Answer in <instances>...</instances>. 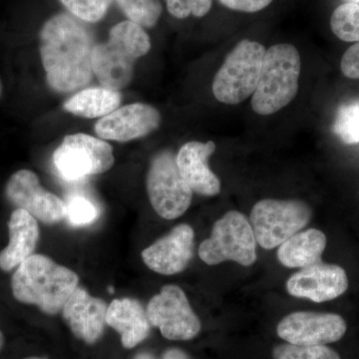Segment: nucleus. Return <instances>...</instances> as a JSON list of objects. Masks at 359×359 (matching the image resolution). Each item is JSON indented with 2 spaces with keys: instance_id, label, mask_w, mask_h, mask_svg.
Here are the masks:
<instances>
[{
  "instance_id": "a211bd4d",
  "label": "nucleus",
  "mask_w": 359,
  "mask_h": 359,
  "mask_svg": "<svg viewBox=\"0 0 359 359\" xmlns=\"http://www.w3.org/2000/svg\"><path fill=\"white\" fill-rule=\"evenodd\" d=\"M8 245L0 252V269L11 271L34 255L40 231L37 219L25 210L15 209L8 222Z\"/></svg>"
},
{
  "instance_id": "c85d7f7f",
  "label": "nucleus",
  "mask_w": 359,
  "mask_h": 359,
  "mask_svg": "<svg viewBox=\"0 0 359 359\" xmlns=\"http://www.w3.org/2000/svg\"><path fill=\"white\" fill-rule=\"evenodd\" d=\"M342 74L351 79H359V41L349 47L340 63Z\"/></svg>"
},
{
  "instance_id": "c756f323",
  "label": "nucleus",
  "mask_w": 359,
  "mask_h": 359,
  "mask_svg": "<svg viewBox=\"0 0 359 359\" xmlns=\"http://www.w3.org/2000/svg\"><path fill=\"white\" fill-rule=\"evenodd\" d=\"M226 8L241 13H254L263 11L273 0H219Z\"/></svg>"
},
{
  "instance_id": "39448f33",
  "label": "nucleus",
  "mask_w": 359,
  "mask_h": 359,
  "mask_svg": "<svg viewBox=\"0 0 359 359\" xmlns=\"http://www.w3.org/2000/svg\"><path fill=\"white\" fill-rule=\"evenodd\" d=\"M266 53L264 45L244 39L224 59L212 82L217 100L228 105L242 103L256 91Z\"/></svg>"
},
{
  "instance_id": "6e6552de",
  "label": "nucleus",
  "mask_w": 359,
  "mask_h": 359,
  "mask_svg": "<svg viewBox=\"0 0 359 359\" xmlns=\"http://www.w3.org/2000/svg\"><path fill=\"white\" fill-rule=\"evenodd\" d=\"M147 193L153 209L163 219L179 218L190 207L193 191L180 173L172 151H162L153 158L147 174Z\"/></svg>"
},
{
  "instance_id": "cd10ccee",
  "label": "nucleus",
  "mask_w": 359,
  "mask_h": 359,
  "mask_svg": "<svg viewBox=\"0 0 359 359\" xmlns=\"http://www.w3.org/2000/svg\"><path fill=\"white\" fill-rule=\"evenodd\" d=\"M67 205V218L74 226H86L98 218V210L89 200L83 197H75Z\"/></svg>"
},
{
  "instance_id": "a878e982",
  "label": "nucleus",
  "mask_w": 359,
  "mask_h": 359,
  "mask_svg": "<svg viewBox=\"0 0 359 359\" xmlns=\"http://www.w3.org/2000/svg\"><path fill=\"white\" fill-rule=\"evenodd\" d=\"M273 359H340L339 353L327 346H295L285 344L276 346Z\"/></svg>"
},
{
  "instance_id": "4468645a",
  "label": "nucleus",
  "mask_w": 359,
  "mask_h": 359,
  "mask_svg": "<svg viewBox=\"0 0 359 359\" xmlns=\"http://www.w3.org/2000/svg\"><path fill=\"white\" fill-rule=\"evenodd\" d=\"M348 287L346 271L337 264L323 262L302 268L287 282V290L295 297L325 302L337 299Z\"/></svg>"
},
{
  "instance_id": "412c9836",
  "label": "nucleus",
  "mask_w": 359,
  "mask_h": 359,
  "mask_svg": "<svg viewBox=\"0 0 359 359\" xmlns=\"http://www.w3.org/2000/svg\"><path fill=\"white\" fill-rule=\"evenodd\" d=\"M122 102L121 92L106 87H90L81 90L65 101V112L78 117L94 119L105 117L119 108Z\"/></svg>"
},
{
  "instance_id": "ddd939ff",
  "label": "nucleus",
  "mask_w": 359,
  "mask_h": 359,
  "mask_svg": "<svg viewBox=\"0 0 359 359\" xmlns=\"http://www.w3.org/2000/svg\"><path fill=\"white\" fill-rule=\"evenodd\" d=\"M162 115L154 106L133 103L123 106L96 122L95 133L103 140L130 142L160 128Z\"/></svg>"
},
{
  "instance_id": "393cba45",
  "label": "nucleus",
  "mask_w": 359,
  "mask_h": 359,
  "mask_svg": "<svg viewBox=\"0 0 359 359\" xmlns=\"http://www.w3.org/2000/svg\"><path fill=\"white\" fill-rule=\"evenodd\" d=\"M72 16L86 23L102 20L114 0H59Z\"/></svg>"
},
{
  "instance_id": "7ed1b4c3",
  "label": "nucleus",
  "mask_w": 359,
  "mask_h": 359,
  "mask_svg": "<svg viewBox=\"0 0 359 359\" xmlns=\"http://www.w3.org/2000/svg\"><path fill=\"white\" fill-rule=\"evenodd\" d=\"M151 39L142 26L126 20L113 26L105 42L95 45L93 72L106 88H126L133 80L135 65L150 51Z\"/></svg>"
},
{
  "instance_id": "9d476101",
  "label": "nucleus",
  "mask_w": 359,
  "mask_h": 359,
  "mask_svg": "<svg viewBox=\"0 0 359 359\" xmlns=\"http://www.w3.org/2000/svg\"><path fill=\"white\" fill-rule=\"evenodd\" d=\"M147 316L151 325L170 340L193 339L202 327L188 297L178 285L163 287L160 294L149 302Z\"/></svg>"
},
{
  "instance_id": "f3484780",
  "label": "nucleus",
  "mask_w": 359,
  "mask_h": 359,
  "mask_svg": "<svg viewBox=\"0 0 359 359\" xmlns=\"http://www.w3.org/2000/svg\"><path fill=\"white\" fill-rule=\"evenodd\" d=\"M216 148L212 141L188 142L176 156L180 173L191 190L205 197H214L221 192V181L209 167L210 157Z\"/></svg>"
},
{
  "instance_id": "dca6fc26",
  "label": "nucleus",
  "mask_w": 359,
  "mask_h": 359,
  "mask_svg": "<svg viewBox=\"0 0 359 359\" xmlns=\"http://www.w3.org/2000/svg\"><path fill=\"white\" fill-rule=\"evenodd\" d=\"M107 309L104 299L92 297L83 287H78L61 311L75 337L92 344L102 337Z\"/></svg>"
},
{
  "instance_id": "f8f14e48",
  "label": "nucleus",
  "mask_w": 359,
  "mask_h": 359,
  "mask_svg": "<svg viewBox=\"0 0 359 359\" xmlns=\"http://www.w3.org/2000/svg\"><path fill=\"white\" fill-rule=\"evenodd\" d=\"M346 330V320L339 314L297 311L278 323L276 332L295 346H325L341 339Z\"/></svg>"
},
{
  "instance_id": "1a4fd4ad",
  "label": "nucleus",
  "mask_w": 359,
  "mask_h": 359,
  "mask_svg": "<svg viewBox=\"0 0 359 359\" xmlns=\"http://www.w3.org/2000/svg\"><path fill=\"white\" fill-rule=\"evenodd\" d=\"M53 162L61 176L73 181L100 175L114 166L113 147L91 135H67L53 153Z\"/></svg>"
},
{
  "instance_id": "423d86ee",
  "label": "nucleus",
  "mask_w": 359,
  "mask_h": 359,
  "mask_svg": "<svg viewBox=\"0 0 359 359\" xmlns=\"http://www.w3.org/2000/svg\"><path fill=\"white\" fill-rule=\"evenodd\" d=\"M199 256L204 263L215 266L233 261L244 266L257 261V241L244 214L230 211L214 224L211 237L200 245Z\"/></svg>"
},
{
  "instance_id": "2eb2a0df",
  "label": "nucleus",
  "mask_w": 359,
  "mask_h": 359,
  "mask_svg": "<svg viewBox=\"0 0 359 359\" xmlns=\"http://www.w3.org/2000/svg\"><path fill=\"white\" fill-rule=\"evenodd\" d=\"M195 233L192 226L181 224L165 237L142 252V259L151 271L160 275L181 273L193 259Z\"/></svg>"
},
{
  "instance_id": "bb28decb",
  "label": "nucleus",
  "mask_w": 359,
  "mask_h": 359,
  "mask_svg": "<svg viewBox=\"0 0 359 359\" xmlns=\"http://www.w3.org/2000/svg\"><path fill=\"white\" fill-rule=\"evenodd\" d=\"M168 11L178 20L190 15L203 18L211 11L212 0H166Z\"/></svg>"
},
{
  "instance_id": "473e14b6",
  "label": "nucleus",
  "mask_w": 359,
  "mask_h": 359,
  "mask_svg": "<svg viewBox=\"0 0 359 359\" xmlns=\"http://www.w3.org/2000/svg\"><path fill=\"white\" fill-rule=\"evenodd\" d=\"M1 91H2V85H1V81H0V95H1Z\"/></svg>"
},
{
  "instance_id": "20e7f679",
  "label": "nucleus",
  "mask_w": 359,
  "mask_h": 359,
  "mask_svg": "<svg viewBox=\"0 0 359 359\" xmlns=\"http://www.w3.org/2000/svg\"><path fill=\"white\" fill-rule=\"evenodd\" d=\"M302 59L292 44H276L264 53L263 67L252 108L259 115H271L282 110L297 96Z\"/></svg>"
},
{
  "instance_id": "b1692460",
  "label": "nucleus",
  "mask_w": 359,
  "mask_h": 359,
  "mask_svg": "<svg viewBox=\"0 0 359 359\" xmlns=\"http://www.w3.org/2000/svg\"><path fill=\"white\" fill-rule=\"evenodd\" d=\"M332 131L347 145L359 144V102L340 106L335 115Z\"/></svg>"
},
{
  "instance_id": "f704fd0d",
  "label": "nucleus",
  "mask_w": 359,
  "mask_h": 359,
  "mask_svg": "<svg viewBox=\"0 0 359 359\" xmlns=\"http://www.w3.org/2000/svg\"><path fill=\"white\" fill-rule=\"evenodd\" d=\"M354 1H359V0H354Z\"/></svg>"
},
{
  "instance_id": "0eeeda50",
  "label": "nucleus",
  "mask_w": 359,
  "mask_h": 359,
  "mask_svg": "<svg viewBox=\"0 0 359 359\" xmlns=\"http://www.w3.org/2000/svg\"><path fill=\"white\" fill-rule=\"evenodd\" d=\"M311 218V208L302 201L266 199L254 205L250 223L257 244L273 250L302 230Z\"/></svg>"
},
{
  "instance_id": "f03ea898",
  "label": "nucleus",
  "mask_w": 359,
  "mask_h": 359,
  "mask_svg": "<svg viewBox=\"0 0 359 359\" xmlns=\"http://www.w3.org/2000/svg\"><path fill=\"white\" fill-rule=\"evenodd\" d=\"M79 276L72 269L44 255H32L16 268L11 290L16 301L37 306L44 313H58L78 287Z\"/></svg>"
},
{
  "instance_id": "9b49d317",
  "label": "nucleus",
  "mask_w": 359,
  "mask_h": 359,
  "mask_svg": "<svg viewBox=\"0 0 359 359\" xmlns=\"http://www.w3.org/2000/svg\"><path fill=\"white\" fill-rule=\"evenodd\" d=\"M6 194L9 202L43 224H53L67 218L65 203L42 188L39 177L30 170L14 173L7 182Z\"/></svg>"
},
{
  "instance_id": "5701e85b",
  "label": "nucleus",
  "mask_w": 359,
  "mask_h": 359,
  "mask_svg": "<svg viewBox=\"0 0 359 359\" xmlns=\"http://www.w3.org/2000/svg\"><path fill=\"white\" fill-rule=\"evenodd\" d=\"M116 2L130 21L143 28L154 27L162 16L160 0H116Z\"/></svg>"
},
{
  "instance_id": "f257e3e1",
  "label": "nucleus",
  "mask_w": 359,
  "mask_h": 359,
  "mask_svg": "<svg viewBox=\"0 0 359 359\" xmlns=\"http://www.w3.org/2000/svg\"><path fill=\"white\" fill-rule=\"evenodd\" d=\"M40 57L49 87L70 93L93 78L95 39L84 23L66 13L55 14L40 30Z\"/></svg>"
},
{
  "instance_id": "6ab92c4d",
  "label": "nucleus",
  "mask_w": 359,
  "mask_h": 359,
  "mask_svg": "<svg viewBox=\"0 0 359 359\" xmlns=\"http://www.w3.org/2000/svg\"><path fill=\"white\" fill-rule=\"evenodd\" d=\"M106 323L121 334L123 346L133 348L150 332L147 311L137 299H117L111 302L106 313Z\"/></svg>"
},
{
  "instance_id": "aec40b11",
  "label": "nucleus",
  "mask_w": 359,
  "mask_h": 359,
  "mask_svg": "<svg viewBox=\"0 0 359 359\" xmlns=\"http://www.w3.org/2000/svg\"><path fill=\"white\" fill-rule=\"evenodd\" d=\"M327 237L316 229H309L285 241L278 248V259L287 268H306L321 261Z\"/></svg>"
},
{
  "instance_id": "4be33fe9",
  "label": "nucleus",
  "mask_w": 359,
  "mask_h": 359,
  "mask_svg": "<svg viewBox=\"0 0 359 359\" xmlns=\"http://www.w3.org/2000/svg\"><path fill=\"white\" fill-rule=\"evenodd\" d=\"M330 27L335 36L346 42L359 41V1L346 2L334 9Z\"/></svg>"
},
{
  "instance_id": "72a5a7b5",
  "label": "nucleus",
  "mask_w": 359,
  "mask_h": 359,
  "mask_svg": "<svg viewBox=\"0 0 359 359\" xmlns=\"http://www.w3.org/2000/svg\"><path fill=\"white\" fill-rule=\"evenodd\" d=\"M25 359H44V358H27Z\"/></svg>"
},
{
  "instance_id": "7c9ffc66",
  "label": "nucleus",
  "mask_w": 359,
  "mask_h": 359,
  "mask_svg": "<svg viewBox=\"0 0 359 359\" xmlns=\"http://www.w3.org/2000/svg\"><path fill=\"white\" fill-rule=\"evenodd\" d=\"M136 359H156L154 356L149 353H142L137 356ZM161 359H189L185 353L179 349H170L166 351Z\"/></svg>"
},
{
  "instance_id": "2f4dec72",
  "label": "nucleus",
  "mask_w": 359,
  "mask_h": 359,
  "mask_svg": "<svg viewBox=\"0 0 359 359\" xmlns=\"http://www.w3.org/2000/svg\"><path fill=\"white\" fill-rule=\"evenodd\" d=\"M4 344V334H2L1 330H0V351H1L2 346Z\"/></svg>"
}]
</instances>
